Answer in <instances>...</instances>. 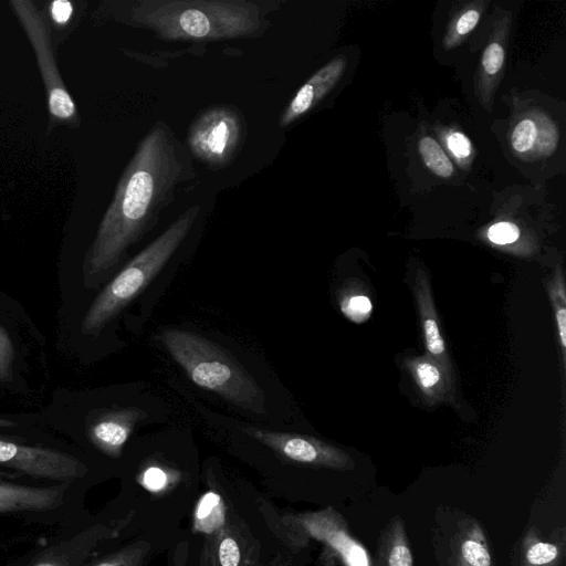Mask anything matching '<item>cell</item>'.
Instances as JSON below:
<instances>
[{
	"instance_id": "obj_1",
	"label": "cell",
	"mask_w": 566,
	"mask_h": 566,
	"mask_svg": "<svg viewBox=\"0 0 566 566\" xmlns=\"http://www.w3.org/2000/svg\"><path fill=\"white\" fill-rule=\"evenodd\" d=\"M189 150L157 122L126 165L83 263L85 284L106 273L157 222L164 208L196 174Z\"/></svg>"
},
{
	"instance_id": "obj_2",
	"label": "cell",
	"mask_w": 566,
	"mask_h": 566,
	"mask_svg": "<svg viewBox=\"0 0 566 566\" xmlns=\"http://www.w3.org/2000/svg\"><path fill=\"white\" fill-rule=\"evenodd\" d=\"M93 17L144 28L168 41L252 38L268 28L260 4L245 0L107 1L99 4Z\"/></svg>"
},
{
	"instance_id": "obj_3",
	"label": "cell",
	"mask_w": 566,
	"mask_h": 566,
	"mask_svg": "<svg viewBox=\"0 0 566 566\" xmlns=\"http://www.w3.org/2000/svg\"><path fill=\"white\" fill-rule=\"evenodd\" d=\"M160 343L188 377L199 387L229 402L255 412H265V397L255 380L222 348L191 332L167 328Z\"/></svg>"
},
{
	"instance_id": "obj_4",
	"label": "cell",
	"mask_w": 566,
	"mask_h": 566,
	"mask_svg": "<svg viewBox=\"0 0 566 566\" xmlns=\"http://www.w3.org/2000/svg\"><path fill=\"white\" fill-rule=\"evenodd\" d=\"M199 214L198 205L186 209L122 269L91 304L82 321L83 333H98L149 284L186 239Z\"/></svg>"
},
{
	"instance_id": "obj_5",
	"label": "cell",
	"mask_w": 566,
	"mask_h": 566,
	"mask_svg": "<svg viewBox=\"0 0 566 566\" xmlns=\"http://www.w3.org/2000/svg\"><path fill=\"white\" fill-rule=\"evenodd\" d=\"M9 3L34 52L44 84L49 112L46 133L57 126L77 128L81 125L80 114L60 74L55 46L42 10L31 0H11Z\"/></svg>"
},
{
	"instance_id": "obj_6",
	"label": "cell",
	"mask_w": 566,
	"mask_h": 566,
	"mask_svg": "<svg viewBox=\"0 0 566 566\" xmlns=\"http://www.w3.org/2000/svg\"><path fill=\"white\" fill-rule=\"evenodd\" d=\"M245 137L242 113L229 105H214L202 111L191 123L187 145L199 161L214 169L230 165Z\"/></svg>"
},
{
	"instance_id": "obj_7",
	"label": "cell",
	"mask_w": 566,
	"mask_h": 566,
	"mask_svg": "<svg viewBox=\"0 0 566 566\" xmlns=\"http://www.w3.org/2000/svg\"><path fill=\"white\" fill-rule=\"evenodd\" d=\"M0 465L34 478L73 481L82 478L86 465L73 455L40 447L19 444L0 439Z\"/></svg>"
},
{
	"instance_id": "obj_8",
	"label": "cell",
	"mask_w": 566,
	"mask_h": 566,
	"mask_svg": "<svg viewBox=\"0 0 566 566\" xmlns=\"http://www.w3.org/2000/svg\"><path fill=\"white\" fill-rule=\"evenodd\" d=\"M242 431L294 462L338 470L354 467L347 453L312 437L276 432L256 427H244Z\"/></svg>"
},
{
	"instance_id": "obj_9",
	"label": "cell",
	"mask_w": 566,
	"mask_h": 566,
	"mask_svg": "<svg viewBox=\"0 0 566 566\" xmlns=\"http://www.w3.org/2000/svg\"><path fill=\"white\" fill-rule=\"evenodd\" d=\"M290 524L333 549L345 566H370L368 553L346 527L343 517L332 509L290 517Z\"/></svg>"
},
{
	"instance_id": "obj_10",
	"label": "cell",
	"mask_w": 566,
	"mask_h": 566,
	"mask_svg": "<svg viewBox=\"0 0 566 566\" xmlns=\"http://www.w3.org/2000/svg\"><path fill=\"white\" fill-rule=\"evenodd\" d=\"M119 528L95 524L43 551L29 566H78L101 542L115 537Z\"/></svg>"
},
{
	"instance_id": "obj_11",
	"label": "cell",
	"mask_w": 566,
	"mask_h": 566,
	"mask_svg": "<svg viewBox=\"0 0 566 566\" xmlns=\"http://www.w3.org/2000/svg\"><path fill=\"white\" fill-rule=\"evenodd\" d=\"M345 67L346 59L339 55L314 73L286 106L279 125L286 127L313 108L337 84Z\"/></svg>"
},
{
	"instance_id": "obj_12",
	"label": "cell",
	"mask_w": 566,
	"mask_h": 566,
	"mask_svg": "<svg viewBox=\"0 0 566 566\" xmlns=\"http://www.w3.org/2000/svg\"><path fill=\"white\" fill-rule=\"evenodd\" d=\"M144 413L135 408L102 413L88 427L92 443L109 457H118L135 424Z\"/></svg>"
},
{
	"instance_id": "obj_13",
	"label": "cell",
	"mask_w": 566,
	"mask_h": 566,
	"mask_svg": "<svg viewBox=\"0 0 566 566\" xmlns=\"http://www.w3.org/2000/svg\"><path fill=\"white\" fill-rule=\"evenodd\" d=\"M64 490L0 482V513L55 509L63 501Z\"/></svg>"
},
{
	"instance_id": "obj_14",
	"label": "cell",
	"mask_w": 566,
	"mask_h": 566,
	"mask_svg": "<svg viewBox=\"0 0 566 566\" xmlns=\"http://www.w3.org/2000/svg\"><path fill=\"white\" fill-rule=\"evenodd\" d=\"M415 290L417 292L426 347L430 357L438 361L451 377L452 370L447 355L444 340L438 327L429 283L426 274L421 271L417 274Z\"/></svg>"
},
{
	"instance_id": "obj_15",
	"label": "cell",
	"mask_w": 566,
	"mask_h": 566,
	"mask_svg": "<svg viewBox=\"0 0 566 566\" xmlns=\"http://www.w3.org/2000/svg\"><path fill=\"white\" fill-rule=\"evenodd\" d=\"M408 368L426 401L434 403L444 399L451 389V377L430 356L408 360Z\"/></svg>"
},
{
	"instance_id": "obj_16",
	"label": "cell",
	"mask_w": 566,
	"mask_h": 566,
	"mask_svg": "<svg viewBox=\"0 0 566 566\" xmlns=\"http://www.w3.org/2000/svg\"><path fill=\"white\" fill-rule=\"evenodd\" d=\"M451 566H492L486 539L475 522L468 523L457 534Z\"/></svg>"
},
{
	"instance_id": "obj_17",
	"label": "cell",
	"mask_w": 566,
	"mask_h": 566,
	"mask_svg": "<svg viewBox=\"0 0 566 566\" xmlns=\"http://www.w3.org/2000/svg\"><path fill=\"white\" fill-rule=\"evenodd\" d=\"M84 1L54 0L41 9L48 22L55 48L62 44L78 25Z\"/></svg>"
},
{
	"instance_id": "obj_18",
	"label": "cell",
	"mask_w": 566,
	"mask_h": 566,
	"mask_svg": "<svg viewBox=\"0 0 566 566\" xmlns=\"http://www.w3.org/2000/svg\"><path fill=\"white\" fill-rule=\"evenodd\" d=\"M379 566H413V557L400 517L391 520L379 544Z\"/></svg>"
},
{
	"instance_id": "obj_19",
	"label": "cell",
	"mask_w": 566,
	"mask_h": 566,
	"mask_svg": "<svg viewBox=\"0 0 566 566\" xmlns=\"http://www.w3.org/2000/svg\"><path fill=\"white\" fill-rule=\"evenodd\" d=\"M226 521V505L221 496L212 491L199 500L195 511V530L210 534L219 530Z\"/></svg>"
},
{
	"instance_id": "obj_20",
	"label": "cell",
	"mask_w": 566,
	"mask_h": 566,
	"mask_svg": "<svg viewBox=\"0 0 566 566\" xmlns=\"http://www.w3.org/2000/svg\"><path fill=\"white\" fill-rule=\"evenodd\" d=\"M505 60V49L502 42L493 39L484 49L481 60V80L483 87L484 104L490 98L492 87L496 86Z\"/></svg>"
},
{
	"instance_id": "obj_21",
	"label": "cell",
	"mask_w": 566,
	"mask_h": 566,
	"mask_svg": "<svg viewBox=\"0 0 566 566\" xmlns=\"http://www.w3.org/2000/svg\"><path fill=\"white\" fill-rule=\"evenodd\" d=\"M560 551L556 544L532 538L528 533L523 547V566H557Z\"/></svg>"
},
{
	"instance_id": "obj_22",
	"label": "cell",
	"mask_w": 566,
	"mask_h": 566,
	"mask_svg": "<svg viewBox=\"0 0 566 566\" xmlns=\"http://www.w3.org/2000/svg\"><path fill=\"white\" fill-rule=\"evenodd\" d=\"M419 153L426 166L437 176L449 178L453 174V165L441 146L430 136L419 140Z\"/></svg>"
},
{
	"instance_id": "obj_23",
	"label": "cell",
	"mask_w": 566,
	"mask_h": 566,
	"mask_svg": "<svg viewBox=\"0 0 566 566\" xmlns=\"http://www.w3.org/2000/svg\"><path fill=\"white\" fill-rule=\"evenodd\" d=\"M148 551V544L135 543L105 556L92 566H140Z\"/></svg>"
},
{
	"instance_id": "obj_24",
	"label": "cell",
	"mask_w": 566,
	"mask_h": 566,
	"mask_svg": "<svg viewBox=\"0 0 566 566\" xmlns=\"http://www.w3.org/2000/svg\"><path fill=\"white\" fill-rule=\"evenodd\" d=\"M539 129L535 120L530 117L521 119L511 134V146L517 154H527L536 145Z\"/></svg>"
},
{
	"instance_id": "obj_25",
	"label": "cell",
	"mask_w": 566,
	"mask_h": 566,
	"mask_svg": "<svg viewBox=\"0 0 566 566\" xmlns=\"http://www.w3.org/2000/svg\"><path fill=\"white\" fill-rule=\"evenodd\" d=\"M371 308V302L365 295H353L342 302L343 313L356 323L365 321L369 316Z\"/></svg>"
},
{
	"instance_id": "obj_26",
	"label": "cell",
	"mask_w": 566,
	"mask_h": 566,
	"mask_svg": "<svg viewBox=\"0 0 566 566\" xmlns=\"http://www.w3.org/2000/svg\"><path fill=\"white\" fill-rule=\"evenodd\" d=\"M520 237V229L516 224L507 221H501L488 231V238L495 244H510L515 242Z\"/></svg>"
},
{
	"instance_id": "obj_27",
	"label": "cell",
	"mask_w": 566,
	"mask_h": 566,
	"mask_svg": "<svg viewBox=\"0 0 566 566\" xmlns=\"http://www.w3.org/2000/svg\"><path fill=\"white\" fill-rule=\"evenodd\" d=\"M14 350L8 333L0 327V381L9 380L12 375Z\"/></svg>"
},
{
	"instance_id": "obj_28",
	"label": "cell",
	"mask_w": 566,
	"mask_h": 566,
	"mask_svg": "<svg viewBox=\"0 0 566 566\" xmlns=\"http://www.w3.org/2000/svg\"><path fill=\"white\" fill-rule=\"evenodd\" d=\"M219 562L221 566H239L240 548L237 541L231 536H224L219 545Z\"/></svg>"
},
{
	"instance_id": "obj_29",
	"label": "cell",
	"mask_w": 566,
	"mask_h": 566,
	"mask_svg": "<svg viewBox=\"0 0 566 566\" xmlns=\"http://www.w3.org/2000/svg\"><path fill=\"white\" fill-rule=\"evenodd\" d=\"M447 145L457 158H467L472 151L470 139L461 132H453L447 137Z\"/></svg>"
},
{
	"instance_id": "obj_30",
	"label": "cell",
	"mask_w": 566,
	"mask_h": 566,
	"mask_svg": "<svg viewBox=\"0 0 566 566\" xmlns=\"http://www.w3.org/2000/svg\"><path fill=\"white\" fill-rule=\"evenodd\" d=\"M481 17V10L473 8L464 11L454 23V34L457 38L470 33L478 24Z\"/></svg>"
},
{
	"instance_id": "obj_31",
	"label": "cell",
	"mask_w": 566,
	"mask_h": 566,
	"mask_svg": "<svg viewBox=\"0 0 566 566\" xmlns=\"http://www.w3.org/2000/svg\"><path fill=\"white\" fill-rule=\"evenodd\" d=\"M166 482L167 474L160 468H148L143 474V483L150 491L161 490Z\"/></svg>"
},
{
	"instance_id": "obj_32",
	"label": "cell",
	"mask_w": 566,
	"mask_h": 566,
	"mask_svg": "<svg viewBox=\"0 0 566 566\" xmlns=\"http://www.w3.org/2000/svg\"><path fill=\"white\" fill-rule=\"evenodd\" d=\"M554 308H555V317L558 328L559 340L562 345L563 355L565 357V348H566V310L565 303L559 302L557 296L553 293Z\"/></svg>"
}]
</instances>
